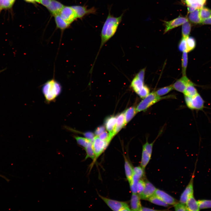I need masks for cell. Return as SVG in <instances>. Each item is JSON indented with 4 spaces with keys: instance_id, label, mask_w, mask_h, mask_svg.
I'll return each instance as SVG.
<instances>
[{
    "instance_id": "obj_1",
    "label": "cell",
    "mask_w": 211,
    "mask_h": 211,
    "mask_svg": "<svg viewBox=\"0 0 211 211\" xmlns=\"http://www.w3.org/2000/svg\"><path fill=\"white\" fill-rule=\"evenodd\" d=\"M123 14L118 17L111 15L110 11L103 25L101 33V44L96 60L103 46L115 34L121 23Z\"/></svg>"
},
{
    "instance_id": "obj_2",
    "label": "cell",
    "mask_w": 211,
    "mask_h": 211,
    "mask_svg": "<svg viewBox=\"0 0 211 211\" xmlns=\"http://www.w3.org/2000/svg\"><path fill=\"white\" fill-rule=\"evenodd\" d=\"M62 89L61 84L54 77L45 82L42 88L45 100L48 103L54 101L61 94Z\"/></svg>"
},
{
    "instance_id": "obj_3",
    "label": "cell",
    "mask_w": 211,
    "mask_h": 211,
    "mask_svg": "<svg viewBox=\"0 0 211 211\" xmlns=\"http://www.w3.org/2000/svg\"><path fill=\"white\" fill-rule=\"evenodd\" d=\"M166 98L156 95L154 92L149 93L139 103L136 108L137 113L145 111L150 107L160 100Z\"/></svg>"
},
{
    "instance_id": "obj_4",
    "label": "cell",
    "mask_w": 211,
    "mask_h": 211,
    "mask_svg": "<svg viewBox=\"0 0 211 211\" xmlns=\"http://www.w3.org/2000/svg\"><path fill=\"white\" fill-rule=\"evenodd\" d=\"M185 99L187 106L190 109L202 110L204 108V101L198 93L192 97L185 96Z\"/></svg>"
},
{
    "instance_id": "obj_5",
    "label": "cell",
    "mask_w": 211,
    "mask_h": 211,
    "mask_svg": "<svg viewBox=\"0 0 211 211\" xmlns=\"http://www.w3.org/2000/svg\"><path fill=\"white\" fill-rule=\"evenodd\" d=\"M100 198L112 210L115 211L131 210L125 202L111 199L103 197L99 195Z\"/></svg>"
},
{
    "instance_id": "obj_6",
    "label": "cell",
    "mask_w": 211,
    "mask_h": 211,
    "mask_svg": "<svg viewBox=\"0 0 211 211\" xmlns=\"http://www.w3.org/2000/svg\"><path fill=\"white\" fill-rule=\"evenodd\" d=\"M109 144L108 142L101 140L98 136L95 137L92 142L95 154V159L93 162V163L106 149Z\"/></svg>"
},
{
    "instance_id": "obj_7",
    "label": "cell",
    "mask_w": 211,
    "mask_h": 211,
    "mask_svg": "<svg viewBox=\"0 0 211 211\" xmlns=\"http://www.w3.org/2000/svg\"><path fill=\"white\" fill-rule=\"evenodd\" d=\"M59 14L61 17L69 25L77 18L75 12L71 6H64Z\"/></svg>"
},
{
    "instance_id": "obj_8",
    "label": "cell",
    "mask_w": 211,
    "mask_h": 211,
    "mask_svg": "<svg viewBox=\"0 0 211 211\" xmlns=\"http://www.w3.org/2000/svg\"><path fill=\"white\" fill-rule=\"evenodd\" d=\"M188 21L186 17L179 16L177 18L169 21H164L165 26L164 33H166L172 29L179 26Z\"/></svg>"
},
{
    "instance_id": "obj_9",
    "label": "cell",
    "mask_w": 211,
    "mask_h": 211,
    "mask_svg": "<svg viewBox=\"0 0 211 211\" xmlns=\"http://www.w3.org/2000/svg\"><path fill=\"white\" fill-rule=\"evenodd\" d=\"M74 11L77 18H82L84 16L90 14H95L96 9L94 7L89 9L84 6L75 5L71 6Z\"/></svg>"
},
{
    "instance_id": "obj_10",
    "label": "cell",
    "mask_w": 211,
    "mask_h": 211,
    "mask_svg": "<svg viewBox=\"0 0 211 211\" xmlns=\"http://www.w3.org/2000/svg\"><path fill=\"white\" fill-rule=\"evenodd\" d=\"M193 83L186 75L183 76L177 80L172 85L173 89L179 92L183 93L187 86Z\"/></svg>"
},
{
    "instance_id": "obj_11",
    "label": "cell",
    "mask_w": 211,
    "mask_h": 211,
    "mask_svg": "<svg viewBox=\"0 0 211 211\" xmlns=\"http://www.w3.org/2000/svg\"><path fill=\"white\" fill-rule=\"evenodd\" d=\"M193 175L192 176L190 182L181 196L180 202L183 204L185 205L188 198L193 195Z\"/></svg>"
},
{
    "instance_id": "obj_12",
    "label": "cell",
    "mask_w": 211,
    "mask_h": 211,
    "mask_svg": "<svg viewBox=\"0 0 211 211\" xmlns=\"http://www.w3.org/2000/svg\"><path fill=\"white\" fill-rule=\"evenodd\" d=\"M154 195L168 205H174L177 203L176 200L173 198L160 190L156 189Z\"/></svg>"
},
{
    "instance_id": "obj_13",
    "label": "cell",
    "mask_w": 211,
    "mask_h": 211,
    "mask_svg": "<svg viewBox=\"0 0 211 211\" xmlns=\"http://www.w3.org/2000/svg\"><path fill=\"white\" fill-rule=\"evenodd\" d=\"M156 188L150 182L147 181L145 182L144 188L142 193L139 195L140 199L147 200L151 196L154 194Z\"/></svg>"
},
{
    "instance_id": "obj_14",
    "label": "cell",
    "mask_w": 211,
    "mask_h": 211,
    "mask_svg": "<svg viewBox=\"0 0 211 211\" xmlns=\"http://www.w3.org/2000/svg\"><path fill=\"white\" fill-rule=\"evenodd\" d=\"M116 117L110 116L107 118L105 121L106 128L110 135L113 137L115 135V130L116 124Z\"/></svg>"
},
{
    "instance_id": "obj_15",
    "label": "cell",
    "mask_w": 211,
    "mask_h": 211,
    "mask_svg": "<svg viewBox=\"0 0 211 211\" xmlns=\"http://www.w3.org/2000/svg\"><path fill=\"white\" fill-rule=\"evenodd\" d=\"M64 6L56 0H51L50 4L47 7L50 12L53 15L59 14Z\"/></svg>"
},
{
    "instance_id": "obj_16",
    "label": "cell",
    "mask_w": 211,
    "mask_h": 211,
    "mask_svg": "<svg viewBox=\"0 0 211 211\" xmlns=\"http://www.w3.org/2000/svg\"><path fill=\"white\" fill-rule=\"evenodd\" d=\"M186 205L187 211H198L200 210L198 201L194 198L193 195L188 198Z\"/></svg>"
},
{
    "instance_id": "obj_17",
    "label": "cell",
    "mask_w": 211,
    "mask_h": 211,
    "mask_svg": "<svg viewBox=\"0 0 211 211\" xmlns=\"http://www.w3.org/2000/svg\"><path fill=\"white\" fill-rule=\"evenodd\" d=\"M139 195L137 193H132L130 201L131 210L140 211L142 206Z\"/></svg>"
},
{
    "instance_id": "obj_18",
    "label": "cell",
    "mask_w": 211,
    "mask_h": 211,
    "mask_svg": "<svg viewBox=\"0 0 211 211\" xmlns=\"http://www.w3.org/2000/svg\"><path fill=\"white\" fill-rule=\"evenodd\" d=\"M125 169L126 176L130 185L132 182L133 177L134 174L133 169L131 165L129 162L125 157Z\"/></svg>"
},
{
    "instance_id": "obj_19",
    "label": "cell",
    "mask_w": 211,
    "mask_h": 211,
    "mask_svg": "<svg viewBox=\"0 0 211 211\" xmlns=\"http://www.w3.org/2000/svg\"><path fill=\"white\" fill-rule=\"evenodd\" d=\"M116 124L115 130V134H116L126 124L124 113H122L116 116Z\"/></svg>"
},
{
    "instance_id": "obj_20",
    "label": "cell",
    "mask_w": 211,
    "mask_h": 211,
    "mask_svg": "<svg viewBox=\"0 0 211 211\" xmlns=\"http://www.w3.org/2000/svg\"><path fill=\"white\" fill-rule=\"evenodd\" d=\"M188 18L190 21L193 23L197 24L202 23V21L200 15V9H196L190 13Z\"/></svg>"
},
{
    "instance_id": "obj_21",
    "label": "cell",
    "mask_w": 211,
    "mask_h": 211,
    "mask_svg": "<svg viewBox=\"0 0 211 211\" xmlns=\"http://www.w3.org/2000/svg\"><path fill=\"white\" fill-rule=\"evenodd\" d=\"M144 85V82L135 76L131 82L130 86L137 93Z\"/></svg>"
},
{
    "instance_id": "obj_22",
    "label": "cell",
    "mask_w": 211,
    "mask_h": 211,
    "mask_svg": "<svg viewBox=\"0 0 211 211\" xmlns=\"http://www.w3.org/2000/svg\"><path fill=\"white\" fill-rule=\"evenodd\" d=\"M57 27L63 30L68 28L69 25L64 21L59 14L54 15Z\"/></svg>"
},
{
    "instance_id": "obj_23",
    "label": "cell",
    "mask_w": 211,
    "mask_h": 211,
    "mask_svg": "<svg viewBox=\"0 0 211 211\" xmlns=\"http://www.w3.org/2000/svg\"><path fill=\"white\" fill-rule=\"evenodd\" d=\"M185 96L190 97H193L198 93L195 87V84L193 83L188 85L183 93Z\"/></svg>"
},
{
    "instance_id": "obj_24",
    "label": "cell",
    "mask_w": 211,
    "mask_h": 211,
    "mask_svg": "<svg viewBox=\"0 0 211 211\" xmlns=\"http://www.w3.org/2000/svg\"><path fill=\"white\" fill-rule=\"evenodd\" d=\"M137 113L136 108L134 107H131L126 110L124 112L125 122L127 124Z\"/></svg>"
},
{
    "instance_id": "obj_25",
    "label": "cell",
    "mask_w": 211,
    "mask_h": 211,
    "mask_svg": "<svg viewBox=\"0 0 211 211\" xmlns=\"http://www.w3.org/2000/svg\"><path fill=\"white\" fill-rule=\"evenodd\" d=\"M187 6L200 9L203 6L207 0H185Z\"/></svg>"
},
{
    "instance_id": "obj_26",
    "label": "cell",
    "mask_w": 211,
    "mask_h": 211,
    "mask_svg": "<svg viewBox=\"0 0 211 211\" xmlns=\"http://www.w3.org/2000/svg\"><path fill=\"white\" fill-rule=\"evenodd\" d=\"M151 156V155L149 154L144 149L142 148L141 165V167L144 169H145L149 162Z\"/></svg>"
},
{
    "instance_id": "obj_27",
    "label": "cell",
    "mask_w": 211,
    "mask_h": 211,
    "mask_svg": "<svg viewBox=\"0 0 211 211\" xmlns=\"http://www.w3.org/2000/svg\"><path fill=\"white\" fill-rule=\"evenodd\" d=\"M191 29V25L188 21L184 23L182 27V38L187 39L189 37Z\"/></svg>"
},
{
    "instance_id": "obj_28",
    "label": "cell",
    "mask_w": 211,
    "mask_h": 211,
    "mask_svg": "<svg viewBox=\"0 0 211 211\" xmlns=\"http://www.w3.org/2000/svg\"><path fill=\"white\" fill-rule=\"evenodd\" d=\"M196 42L195 39L192 37H188L186 39V50L187 52L193 50L195 47Z\"/></svg>"
},
{
    "instance_id": "obj_29",
    "label": "cell",
    "mask_w": 211,
    "mask_h": 211,
    "mask_svg": "<svg viewBox=\"0 0 211 211\" xmlns=\"http://www.w3.org/2000/svg\"><path fill=\"white\" fill-rule=\"evenodd\" d=\"M149 201L154 204L168 207L169 205L166 203L154 194L151 196L147 199Z\"/></svg>"
},
{
    "instance_id": "obj_30",
    "label": "cell",
    "mask_w": 211,
    "mask_h": 211,
    "mask_svg": "<svg viewBox=\"0 0 211 211\" xmlns=\"http://www.w3.org/2000/svg\"><path fill=\"white\" fill-rule=\"evenodd\" d=\"M200 15L203 21L211 17V10L203 6L200 9Z\"/></svg>"
},
{
    "instance_id": "obj_31",
    "label": "cell",
    "mask_w": 211,
    "mask_h": 211,
    "mask_svg": "<svg viewBox=\"0 0 211 211\" xmlns=\"http://www.w3.org/2000/svg\"><path fill=\"white\" fill-rule=\"evenodd\" d=\"M85 149L86 153L85 159H86L89 158L91 159L93 161L95 159V154L93 147L92 142H90Z\"/></svg>"
},
{
    "instance_id": "obj_32",
    "label": "cell",
    "mask_w": 211,
    "mask_h": 211,
    "mask_svg": "<svg viewBox=\"0 0 211 211\" xmlns=\"http://www.w3.org/2000/svg\"><path fill=\"white\" fill-rule=\"evenodd\" d=\"M140 178L137 175L134 173L132 183L130 185L132 193H137V184Z\"/></svg>"
},
{
    "instance_id": "obj_33",
    "label": "cell",
    "mask_w": 211,
    "mask_h": 211,
    "mask_svg": "<svg viewBox=\"0 0 211 211\" xmlns=\"http://www.w3.org/2000/svg\"><path fill=\"white\" fill-rule=\"evenodd\" d=\"M187 52H183L182 57V69L183 76L186 75V71L188 62Z\"/></svg>"
},
{
    "instance_id": "obj_34",
    "label": "cell",
    "mask_w": 211,
    "mask_h": 211,
    "mask_svg": "<svg viewBox=\"0 0 211 211\" xmlns=\"http://www.w3.org/2000/svg\"><path fill=\"white\" fill-rule=\"evenodd\" d=\"M173 89V88L172 85L160 88L154 92L156 95L161 96L168 93Z\"/></svg>"
},
{
    "instance_id": "obj_35",
    "label": "cell",
    "mask_w": 211,
    "mask_h": 211,
    "mask_svg": "<svg viewBox=\"0 0 211 211\" xmlns=\"http://www.w3.org/2000/svg\"><path fill=\"white\" fill-rule=\"evenodd\" d=\"M198 201L200 210L211 208V200L203 199Z\"/></svg>"
},
{
    "instance_id": "obj_36",
    "label": "cell",
    "mask_w": 211,
    "mask_h": 211,
    "mask_svg": "<svg viewBox=\"0 0 211 211\" xmlns=\"http://www.w3.org/2000/svg\"><path fill=\"white\" fill-rule=\"evenodd\" d=\"M74 138L77 143L84 148H86L90 142H92L90 140L86 138L79 136H74Z\"/></svg>"
},
{
    "instance_id": "obj_37",
    "label": "cell",
    "mask_w": 211,
    "mask_h": 211,
    "mask_svg": "<svg viewBox=\"0 0 211 211\" xmlns=\"http://www.w3.org/2000/svg\"><path fill=\"white\" fill-rule=\"evenodd\" d=\"M149 92L150 90L149 88L146 85H144L142 89L137 94L140 98H144L149 93Z\"/></svg>"
},
{
    "instance_id": "obj_38",
    "label": "cell",
    "mask_w": 211,
    "mask_h": 211,
    "mask_svg": "<svg viewBox=\"0 0 211 211\" xmlns=\"http://www.w3.org/2000/svg\"><path fill=\"white\" fill-rule=\"evenodd\" d=\"M99 137L101 140L110 143L112 137L110 135L109 133L105 131L99 135Z\"/></svg>"
},
{
    "instance_id": "obj_39",
    "label": "cell",
    "mask_w": 211,
    "mask_h": 211,
    "mask_svg": "<svg viewBox=\"0 0 211 211\" xmlns=\"http://www.w3.org/2000/svg\"><path fill=\"white\" fill-rule=\"evenodd\" d=\"M145 186V182L142 180H139L137 184V193L140 195L144 190Z\"/></svg>"
},
{
    "instance_id": "obj_40",
    "label": "cell",
    "mask_w": 211,
    "mask_h": 211,
    "mask_svg": "<svg viewBox=\"0 0 211 211\" xmlns=\"http://www.w3.org/2000/svg\"><path fill=\"white\" fill-rule=\"evenodd\" d=\"M153 144L154 142L149 143L147 141L146 143L143 146V148L144 149L151 155L152 154Z\"/></svg>"
},
{
    "instance_id": "obj_41",
    "label": "cell",
    "mask_w": 211,
    "mask_h": 211,
    "mask_svg": "<svg viewBox=\"0 0 211 211\" xmlns=\"http://www.w3.org/2000/svg\"><path fill=\"white\" fill-rule=\"evenodd\" d=\"M144 170L141 167H136L133 169L134 173L136 174L141 178L144 175Z\"/></svg>"
},
{
    "instance_id": "obj_42",
    "label": "cell",
    "mask_w": 211,
    "mask_h": 211,
    "mask_svg": "<svg viewBox=\"0 0 211 211\" xmlns=\"http://www.w3.org/2000/svg\"><path fill=\"white\" fill-rule=\"evenodd\" d=\"M186 39L182 38L178 46V49L181 52H183L186 50Z\"/></svg>"
},
{
    "instance_id": "obj_43",
    "label": "cell",
    "mask_w": 211,
    "mask_h": 211,
    "mask_svg": "<svg viewBox=\"0 0 211 211\" xmlns=\"http://www.w3.org/2000/svg\"><path fill=\"white\" fill-rule=\"evenodd\" d=\"M174 206L176 211H187L185 205L181 203H177L174 205Z\"/></svg>"
},
{
    "instance_id": "obj_44",
    "label": "cell",
    "mask_w": 211,
    "mask_h": 211,
    "mask_svg": "<svg viewBox=\"0 0 211 211\" xmlns=\"http://www.w3.org/2000/svg\"><path fill=\"white\" fill-rule=\"evenodd\" d=\"M84 135L87 139L90 140L93 142L94 138V135L91 132H86L84 134Z\"/></svg>"
},
{
    "instance_id": "obj_45",
    "label": "cell",
    "mask_w": 211,
    "mask_h": 211,
    "mask_svg": "<svg viewBox=\"0 0 211 211\" xmlns=\"http://www.w3.org/2000/svg\"><path fill=\"white\" fill-rule=\"evenodd\" d=\"M105 130V128L103 126H101L98 127L96 130L95 134L96 136H98Z\"/></svg>"
},
{
    "instance_id": "obj_46",
    "label": "cell",
    "mask_w": 211,
    "mask_h": 211,
    "mask_svg": "<svg viewBox=\"0 0 211 211\" xmlns=\"http://www.w3.org/2000/svg\"><path fill=\"white\" fill-rule=\"evenodd\" d=\"M145 71V68L141 70L136 76L143 82L144 80Z\"/></svg>"
},
{
    "instance_id": "obj_47",
    "label": "cell",
    "mask_w": 211,
    "mask_h": 211,
    "mask_svg": "<svg viewBox=\"0 0 211 211\" xmlns=\"http://www.w3.org/2000/svg\"><path fill=\"white\" fill-rule=\"evenodd\" d=\"M51 0H39V3L47 7L50 4Z\"/></svg>"
},
{
    "instance_id": "obj_48",
    "label": "cell",
    "mask_w": 211,
    "mask_h": 211,
    "mask_svg": "<svg viewBox=\"0 0 211 211\" xmlns=\"http://www.w3.org/2000/svg\"><path fill=\"white\" fill-rule=\"evenodd\" d=\"M202 23L204 24L211 25V17L203 20Z\"/></svg>"
},
{
    "instance_id": "obj_49",
    "label": "cell",
    "mask_w": 211,
    "mask_h": 211,
    "mask_svg": "<svg viewBox=\"0 0 211 211\" xmlns=\"http://www.w3.org/2000/svg\"><path fill=\"white\" fill-rule=\"evenodd\" d=\"M195 8L190 6H188V13H191L196 9Z\"/></svg>"
},
{
    "instance_id": "obj_50",
    "label": "cell",
    "mask_w": 211,
    "mask_h": 211,
    "mask_svg": "<svg viewBox=\"0 0 211 211\" xmlns=\"http://www.w3.org/2000/svg\"><path fill=\"white\" fill-rule=\"evenodd\" d=\"M155 211L156 210H155L154 209H152L150 208L145 207H141V209L140 211Z\"/></svg>"
},
{
    "instance_id": "obj_51",
    "label": "cell",
    "mask_w": 211,
    "mask_h": 211,
    "mask_svg": "<svg viewBox=\"0 0 211 211\" xmlns=\"http://www.w3.org/2000/svg\"><path fill=\"white\" fill-rule=\"evenodd\" d=\"M25 1L31 3H39V0H24Z\"/></svg>"
},
{
    "instance_id": "obj_52",
    "label": "cell",
    "mask_w": 211,
    "mask_h": 211,
    "mask_svg": "<svg viewBox=\"0 0 211 211\" xmlns=\"http://www.w3.org/2000/svg\"><path fill=\"white\" fill-rule=\"evenodd\" d=\"M5 70V69H2V70H0V73H1V72H3Z\"/></svg>"
},
{
    "instance_id": "obj_53",
    "label": "cell",
    "mask_w": 211,
    "mask_h": 211,
    "mask_svg": "<svg viewBox=\"0 0 211 211\" xmlns=\"http://www.w3.org/2000/svg\"><path fill=\"white\" fill-rule=\"evenodd\" d=\"M3 0H0V4H1Z\"/></svg>"
}]
</instances>
